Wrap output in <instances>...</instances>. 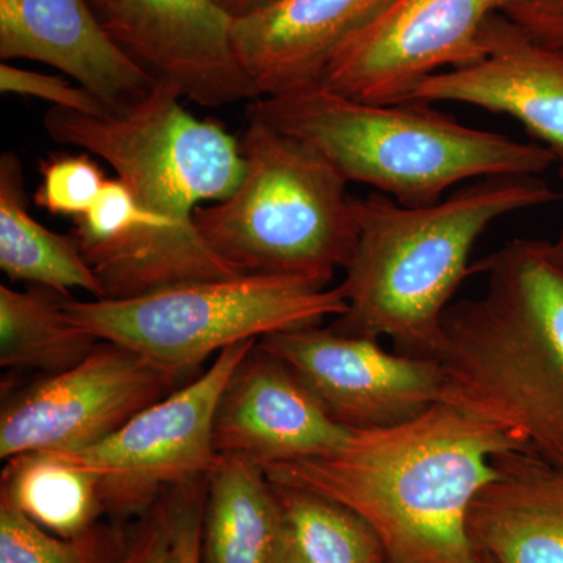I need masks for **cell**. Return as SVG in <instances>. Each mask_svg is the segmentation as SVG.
<instances>
[{"label":"cell","mask_w":563,"mask_h":563,"mask_svg":"<svg viewBox=\"0 0 563 563\" xmlns=\"http://www.w3.org/2000/svg\"><path fill=\"white\" fill-rule=\"evenodd\" d=\"M202 510V563H285L287 528L258 463L218 455Z\"/></svg>","instance_id":"ac0fdd59"},{"label":"cell","mask_w":563,"mask_h":563,"mask_svg":"<svg viewBox=\"0 0 563 563\" xmlns=\"http://www.w3.org/2000/svg\"><path fill=\"white\" fill-rule=\"evenodd\" d=\"M36 206L51 214L76 218L87 213L109 180L88 154L52 155L40 165Z\"/></svg>","instance_id":"cb8c5ba5"},{"label":"cell","mask_w":563,"mask_h":563,"mask_svg":"<svg viewBox=\"0 0 563 563\" xmlns=\"http://www.w3.org/2000/svg\"><path fill=\"white\" fill-rule=\"evenodd\" d=\"M561 199L539 176L468 181L426 207L374 192L355 198L358 240L339 285L347 310L331 328L388 339L402 354L431 357L443 314L472 274L474 244L492 222Z\"/></svg>","instance_id":"277c9868"},{"label":"cell","mask_w":563,"mask_h":563,"mask_svg":"<svg viewBox=\"0 0 563 563\" xmlns=\"http://www.w3.org/2000/svg\"><path fill=\"white\" fill-rule=\"evenodd\" d=\"M0 268L11 280L31 282L60 296L79 288L95 299L106 298L77 240L49 231L29 213L24 172L13 152L0 157Z\"/></svg>","instance_id":"d6986e66"},{"label":"cell","mask_w":563,"mask_h":563,"mask_svg":"<svg viewBox=\"0 0 563 563\" xmlns=\"http://www.w3.org/2000/svg\"><path fill=\"white\" fill-rule=\"evenodd\" d=\"M99 24L141 68L202 107L255 101L214 0H88Z\"/></svg>","instance_id":"7c38bea8"},{"label":"cell","mask_w":563,"mask_h":563,"mask_svg":"<svg viewBox=\"0 0 563 563\" xmlns=\"http://www.w3.org/2000/svg\"><path fill=\"white\" fill-rule=\"evenodd\" d=\"M351 433L332 420L285 363L258 343L225 384L214 415L218 455H240L263 468L331 454Z\"/></svg>","instance_id":"4fadbf2b"},{"label":"cell","mask_w":563,"mask_h":563,"mask_svg":"<svg viewBox=\"0 0 563 563\" xmlns=\"http://www.w3.org/2000/svg\"><path fill=\"white\" fill-rule=\"evenodd\" d=\"M174 384L136 352L101 342L73 368L49 374L5 402L0 457L85 450L158 401Z\"/></svg>","instance_id":"30bf717a"},{"label":"cell","mask_w":563,"mask_h":563,"mask_svg":"<svg viewBox=\"0 0 563 563\" xmlns=\"http://www.w3.org/2000/svg\"><path fill=\"white\" fill-rule=\"evenodd\" d=\"M195 487L179 490V528L177 542L181 563H202V510L201 498Z\"/></svg>","instance_id":"83f0119b"},{"label":"cell","mask_w":563,"mask_h":563,"mask_svg":"<svg viewBox=\"0 0 563 563\" xmlns=\"http://www.w3.org/2000/svg\"><path fill=\"white\" fill-rule=\"evenodd\" d=\"M218 7L224 11L233 21L243 20V18L252 16V14L261 13V11L276 5L282 0H214Z\"/></svg>","instance_id":"f1b7e54d"},{"label":"cell","mask_w":563,"mask_h":563,"mask_svg":"<svg viewBox=\"0 0 563 563\" xmlns=\"http://www.w3.org/2000/svg\"><path fill=\"white\" fill-rule=\"evenodd\" d=\"M129 539L120 526L102 523L55 536L0 501V563H121Z\"/></svg>","instance_id":"603a6c76"},{"label":"cell","mask_w":563,"mask_h":563,"mask_svg":"<svg viewBox=\"0 0 563 563\" xmlns=\"http://www.w3.org/2000/svg\"><path fill=\"white\" fill-rule=\"evenodd\" d=\"M499 14L537 43L563 54V0H504Z\"/></svg>","instance_id":"4316f807"},{"label":"cell","mask_w":563,"mask_h":563,"mask_svg":"<svg viewBox=\"0 0 563 563\" xmlns=\"http://www.w3.org/2000/svg\"><path fill=\"white\" fill-rule=\"evenodd\" d=\"M179 90L157 81L140 102L92 117L51 109L44 129L55 143L102 158L140 209L135 229L87 255L106 298L125 299L185 282L239 276L195 222L203 203L224 201L244 172L240 140L181 106Z\"/></svg>","instance_id":"6da1fadb"},{"label":"cell","mask_w":563,"mask_h":563,"mask_svg":"<svg viewBox=\"0 0 563 563\" xmlns=\"http://www.w3.org/2000/svg\"><path fill=\"white\" fill-rule=\"evenodd\" d=\"M390 0H282L232 22L236 60L255 99L312 88L333 52Z\"/></svg>","instance_id":"2e32d148"},{"label":"cell","mask_w":563,"mask_h":563,"mask_svg":"<svg viewBox=\"0 0 563 563\" xmlns=\"http://www.w3.org/2000/svg\"><path fill=\"white\" fill-rule=\"evenodd\" d=\"M273 485L287 528L285 563H390L383 540L350 507L317 493Z\"/></svg>","instance_id":"7402d4cb"},{"label":"cell","mask_w":563,"mask_h":563,"mask_svg":"<svg viewBox=\"0 0 563 563\" xmlns=\"http://www.w3.org/2000/svg\"><path fill=\"white\" fill-rule=\"evenodd\" d=\"M551 252H553V255L555 257V261L561 263L563 266V232L561 233V236H559L555 242L550 243Z\"/></svg>","instance_id":"f546056e"},{"label":"cell","mask_w":563,"mask_h":563,"mask_svg":"<svg viewBox=\"0 0 563 563\" xmlns=\"http://www.w3.org/2000/svg\"><path fill=\"white\" fill-rule=\"evenodd\" d=\"M0 58L46 63L114 113L157 84L107 35L88 0H0Z\"/></svg>","instance_id":"9a60e30c"},{"label":"cell","mask_w":563,"mask_h":563,"mask_svg":"<svg viewBox=\"0 0 563 563\" xmlns=\"http://www.w3.org/2000/svg\"><path fill=\"white\" fill-rule=\"evenodd\" d=\"M477 493L466 531L474 553L495 563H563V466L506 451Z\"/></svg>","instance_id":"e0dca14e"},{"label":"cell","mask_w":563,"mask_h":563,"mask_svg":"<svg viewBox=\"0 0 563 563\" xmlns=\"http://www.w3.org/2000/svg\"><path fill=\"white\" fill-rule=\"evenodd\" d=\"M240 147L239 187L196 211L202 239L236 273L331 285L358 240L350 181L320 152L261 118L247 114Z\"/></svg>","instance_id":"8992f818"},{"label":"cell","mask_w":563,"mask_h":563,"mask_svg":"<svg viewBox=\"0 0 563 563\" xmlns=\"http://www.w3.org/2000/svg\"><path fill=\"white\" fill-rule=\"evenodd\" d=\"M0 91L5 95L31 96L54 103L57 109L80 111L92 117L114 113L80 85H73L60 76L18 68L5 62L0 65Z\"/></svg>","instance_id":"d4e9b609"},{"label":"cell","mask_w":563,"mask_h":563,"mask_svg":"<svg viewBox=\"0 0 563 563\" xmlns=\"http://www.w3.org/2000/svg\"><path fill=\"white\" fill-rule=\"evenodd\" d=\"M504 0H390L333 52L314 87L372 103L406 102L442 70L483 55V33Z\"/></svg>","instance_id":"9c48e42d"},{"label":"cell","mask_w":563,"mask_h":563,"mask_svg":"<svg viewBox=\"0 0 563 563\" xmlns=\"http://www.w3.org/2000/svg\"><path fill=\"white\" fill-rule=\"evenodd\" d=\"M468 563H495L490 558L481 553H473L472 559H470Z\"/></svg>","instance_id":"4dcf8cb0"},{"label":"cell","mask_w":563,"mask_h":563,"mask_svg":"<svg viewBox=\"0 0 563 563\" xmlns=\"http://www.w3.org/2000/svg\"><path fill=\"white\" fill-rule=\"evenodd\" d=\"M474 272L487 292L448 307L431 355L442 402L563 466V266L550 243L517 239Z\"/></svg>","instance_id":"3957f363"},{"label":"cell","mask_w":563,"mask_h":563,"mask_svg":"<svg viewBox=\"0 0 563 563\" xmlns=\"http://www.w3.org/2000/svg\"><path fill=\"white\" fill-rule=\"evenodd\" d=\"M481 58L433 74L406 102H455L507 114L548 147L563 179V54L493 14Z\"/></svg>","instance_id":"5bb4252c"},{"label":"cell","mask_w":563,"mask_h":563,"mask_svg":"<svg viewBox=\"0 0 563 563\" xmlns=\"http://www.w3.org/2000/svg\"><path fill=\"white\" fill-rule=\"evenodd\" d=\"M247 114L312 146L347 181L407 207L442 201L455 185L555 165L543 144L470 128L433 103L362 102L312 87L255 99Z\"/></svg>","instance_id":"5b68a950"},{"label":"cell","mask_w":563,"mask_h":563,"mask_svg":"<svg viewBox=\"0 0 563 563\" xmlns=\"http://www.w3.org/2000/svg\"><path fill=\"white\" fill-rule=\"evenodd\" d=\"M320 325L263 336L258 346L285 363L339 424L387 428L442 402L444 376L435 358L388 352L379 340Z\"/></svg>","instance_id":"8fae6325"},{"label":"cell","mask_w":563,"mask_h":563,"mask_svg":"<svg viewBox=\"0 0 563 563\" xmlns=\"http://www.w3.org/2000/svg\"><path fill=\"white\" fill-rule=\"evenodd\" d=\"M101 343L66 317L60 295L0 287V365L57 374L84 361Z\"/></svg>","instance_id":"44dd1931"},{"label":"cell","mask_w":563,"mask_h":563,"mask_svg":"<svg viewBox=\"0 0 563 563\" xmlns=\"http://www.w3.org/2000/svg\"><path fill=\"white\" fill-rule=\"evenodd\" d=\"M257 343L247 340L225 347L202 376L144 407L101 442L55 454L95 474L107 514L143 517L163 493L191 487L213 470L218 402L236 366Z\"/></svg>","instance_id":"ba28073f"},{"label":"cell","mask_w":563,"mask_h":563,"mask_svg":"<svg viewBox=\"0 0 563 563\" xmlns=\"http://www.w3.org/2000/svg\"><path fill=\"white\" fill-rule=\"evenodd\" d=\"M60 306L81 331L136 352L176 383L233 344L320 325L347 310L339 287L274 274L185 282L125 299L60 296Z\"/></svg>","instance_id":"52a82bcc"},{"label":"cell","mask_w":563,"mask_h":563,"mask_svg":"<svg viewBox=\"0 0 563 563\" xmlns=\"http://www.w3.org/2000/svg\"><path fill=\"white\" fill-rule=\"evenodd\" d=\"M179 492L172 499H161L144 514L129 539L121 563H181L179 542Z\"/></svg>","instance_id":"484cf974"},{"label":"cell","mask_w":563,"mask_h":563,"mask_svg":"<svg viewBox=\"0 0 563 563\" xmlns=\"http://www.w3.org/2000/svg\"><path fill=\"white\" fill-rule=\"evenodd\" d=\"M0 501L63 537L87 531L106 514L95 474L55 453L21 454L7 461Z\"/></svg>","instance_id":"ffe728a7"},{"label":"cell","mask_w":563,"mask_h":563,"mask_svg":"<svg viewBox=\"0 0 563 563\" xmlns=\"http://www.w3.org/2000/svg\"><path fill=\"white\" fill-rule=\"evenodd\" d=\"M512 450L523 448L503 429L439 402L399 424L352 431L331 454L273 463L265 473L361 515L390 563H468L470 507L496 476L495 459Z\"/></svg>","instance_id":"7a4b0ae2"}]
</instances>
